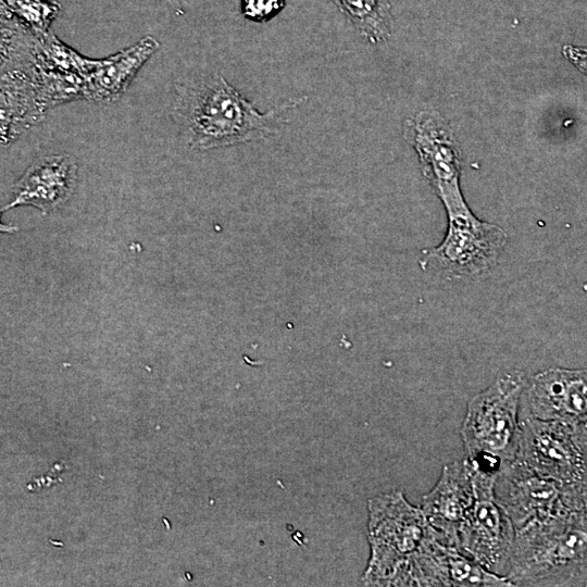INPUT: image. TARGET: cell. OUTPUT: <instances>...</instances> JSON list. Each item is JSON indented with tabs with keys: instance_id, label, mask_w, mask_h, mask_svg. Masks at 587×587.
<instances>
[{
	"instance_id": "obj_1",
	"label": "cell",
	"mask_w": 587,
	"mask_h": 587,
	"mask_svg": "<svg viewBox=\"0 0 587 587\" xmlns=\"http://www.w3.org/2000/svg\"><path fill=\"white\" fill-rule=\"evenodd\" d=\"M307 99L290 98L261 112L221 74L212 73L176 83L171 114L189 149L211 150L279 135L290 112Z\"/></svg>"
},
{
	"instance_id": "obj_2",
	"label": "cell",
	"mask_w": 587,
	"mask_h": 587,
	"mask_svg": "<svg viewBox=\"0 0 587 587\" xmlns=\"http://www.w3.org/2000/svg\"><path fill=\"white\" fill-rule=\"evenodd\" d=\"M514 586H587V501L516 530Z\"/></svg>"
},
{
	"instance_id": "obj_3",
	"label": "cell",
	"mask_w": 587,
	"mask_h": 587,
	"mask_svg": "<svg viewBox=\"0 0 587 587\" xmlns=\"http://www.w3.org/2000/svg\"><path fill=\"white\" fill-rule=\"evenodd\" d=\"M526 383L523 372H505L467 402L460 433L465 458L473 466L497 474L514 460Z\"/></svg>"
},
{
	"instance_id": "obj_4",
	"label": "cell",
	"mask_w": 587,
	"mask_h": 587,
	"mask_svg": "<svg viewBox=\"0 0 587 587\" xmlns=\"http://www.w3.org/2000/svg\"><path fill=\"white\" fill-rule=\"evenodd\" d=\"M421 508L400 491L369 501L371 558L363 582L371 586H402L408 566L432 533Z\"/></svg>"
},
{
	"instance_id": "obj_5",
	"label": "cell",
	"mask_w": 587,
	"mask_h": 587,
	"mask_svg": "<svg viewBox=\"0 0 587 587\" xmlns=\"http://www.w3.org/2000/svg\"><path fill=\"white\" fill-rule=\"evenodd\" d=\"M448 228L444 240L424 251L422 270L447 279H472L486 275L497 264L508 234L497 224L479 220L464 198L444 204Z\"/></svg>"
},
{
	"instance_id": "obj_6",
	"label": "cell",
	"mask_w": 587,
	"mask_h": 587,
	"mask_svg": "<svg viewBox=\"0 0 587 587\" xmlns=\"http://www.w3.org/2000/svg\"><path fill=\"white\" fill-rule=\"evenodd\" d=\"M513 461L562 485L587 486V429L521 415Z\"/></svg>"
},
{
	"instance_id": "obj_7",
	"label": "cell",
	"mask_w": 587,
	"mask_h": 587,
	"mask_svg": "<svg viewBox=\"0 0 587 587\" xmlns=\"http://www.w3.org/2000/svg\"><path fill=\"white\" fill-rule=\"evenodd\" d=\"M497 474L473 466L475 498L459 528L457 548L488 571L507 577L516 532L495 498Z\"/></svg>"
},
{
	"instance_id": "obj_8",
	"label": "cell",
	"mask_w": 587,
	"mask_h": 587,
	"mask_svg": "<svg viewBox=\"0 0 587 587\" xmlns=\"http://www.w3.org/2000/svg\"><path fill=\"white\" fill-rule=\"evenodd\" d=\"M495 498L516 532L583 505L587 501V486H565L511 461L497 474Z\"/></svg>"
},
{
	"instance_id": "obj_9",
	"label": "cell",
	"mask_w": 587,
	"mask_h": 587,
	"mask_svg": "<svg viewBox=\"0 0 587 587\" xmlns=\"http://www.w3.org/2000/svg\"><path fill=\"white\" fill-rule=\"evenodd\" d=\"M404 137L415 149L422 174L442 203L462 199V152L447 121L436 111H420L405 121Z\"/></svg>"
},
{
	"instance_id": "obj_10",
	"label": "cell",
	"mask_w": 587,
	"mask_h": 587,
	"mask_svg": "<svg viewBox=\"0 0 587 587\" xmlns=\"http://www.w3.org/2000/svg\"><path fill=\"white\" fill-rule=\"evenodd\" d=\"M521 415L587 429V369L551 367L527 380Z\"/></svg>"
},
{
	"instance_id": "obj_11",
	"label": "cell",
	"mask_w": 587,
	"mask_h": 587,
	"mask_svg": "<svg viewBox=\"0 0 587 587\" xmlns=\"http://www.w3.org/2000/svg\"><path fill=\"white\" fill-rule=\"evenodd\" d=\"M77 180V163L65 153L35 160L14 184L10 201L1 211L30 205L43 214L63 205L72 196Z\"/></svg>"
},
{
	"instance_id": "obj_12",
	"label": "cell",
	"mask_w": 587,
	"mask_h": 587,
	"mask_svg": "<svg viewBox=\"0 0 587 587\" xmlns=\"http://www.w3.org/2000/svg\"><path fill=\"white\" fill-rule=\"evenodd\" d=\"M474 498L473 466L464 458L444 466L434 488L423 497L421 509L442 541L457 547L459 528Z\"/></svg>"
},
{
	"instance_id": "obj_13",
	"label": "cell",
	"mask_w": 587,
	"mask_h": 587,
	"mask_svg": "<svg viewBox=\"0 0 587 587\" xmlns=\"http://www.w3.org/2000/svg\"><path fill=\"white\" fill-rule=\"evenodd\" d=\"M159 47L154 37L145 36L130 47L99 59L86 78L85 99L99 104L115 102Z\"/></svg>"
},
{
	"instance_id": "obj_14",
	"label": "cell",
	"mask_w": 587,
	"mask_h": 587,
	"mask_svg": "<svg viewBox=\"0 0 587 587\" xmlns=\"http://www.w3.org/2000/svg\"><path fill=\"white\" fill-rule=\"evenodd\" d=\"M333 1L370 43H382L390 37L392 28L390 0Z\"/></svg>"
},
{
	"instance_id": "obj_15",
	"label": "cell",
	"mask_w": 587,
	"mask_h": 587,
	"mask_svg": "<svg viewBox=\"0 0 587 587\" xmlns=\"http://www.w3.org/2000/svg\"><path fill=\"white\" fill-rule=\"evenodd\" d=\"M60 11L61 5L55 1L1 0L2 17L16 22L35 35L48 34Z\"/></svg>"
},
{
	"instance_id": "obj_16",
	"label": "cell",
	"mask_w": 587,
	"mask_h": 587,
	"mask_svg": "<svg viewBox=\"0 0 587 587\" xmlns=\"http://www.w3.org/2000/svg\"><path fill=\"white\" fill-rule=\"evenodd\" d=\"M285 7V0H241L242 15L252 22H265L277 15Z\"/></svg>"
},
{
	"instance_id": "obj_17",
	"label": "cell",
	"mask_w": 587,
	"mask_h": 587,
	"mask_svg": "<svg viewBox=\"0 0 587 587\" xmlns=\"http://www.w3.org/2000/svg\"><path fill=\"white\" fill-rule=\"evenodd\" d=\"M563 54L580 72L587 75V47H563Z\"/></svg>"
},
{
	"instance_id": "obj_18",
	"label": "cell",
	"mask_w": 587,
	"mask_h": 587,
	"mask_svg": "<svg viewBox=\"0 0 587 587\" xmlns=\"http://www.w3.org/2000/svg\"><path fill=\"white\" fill-rule=\"evenodd\" d=\"M167 4L176 14H182L184 12L179 0H160Z\"/></svg>"
}]
</instances>
